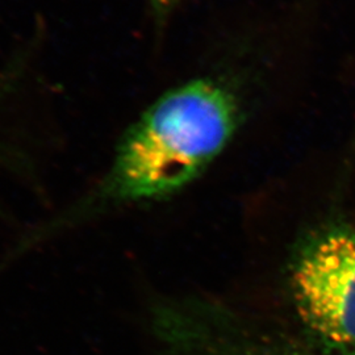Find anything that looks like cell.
I'll return each instance as SVG.
<instances>
[{"mask_svg": "<svg viewBox=\"0 0 355 355\" xmlns=\"http://www.w3.org/2000/svg\"><path fill=\"white\" fill-rule=\"evenodd\" d=\"M239 120L236 98L215 80L198 79L166 92L123 137L87 208L145 203L177 192L224 149Z\"/></svg>", "mask_w": 355, "mask_h": 355, "instance_id": "obj_1", "label": "cell"}, {"mask_svg": "<svg viewBox=\"0 0 355 355\" xmlns=\"http://www.w3.org/2000/svg\"><path fill=\"white\" fill-rule=\"evenodd\" d=\"M291 290L320 343L355 355V228L331 224L309 236L292 261Z\"/></svg>", "mask_w": 355, "mask_h": 355, "instance_id": "obj_2", "label": "cell"}]
</instances>
